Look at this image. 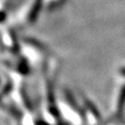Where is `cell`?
I'll return each instance as SVG.
<instances>
[{"instance_id": "6da1fadb", "label": "cell", "mask_w": 125, "mask_h": 125, "mask_svg": "<svg viewBox=\"0 0 125 125\" xmlns=\"http://www.w3.org/2000/svg\"><path fill=\"white\" fill-rule=\"evenodd\" d=\"M38 125H49V124H47V123L44 122V121H41V122L38 123Z\"/></svg>"}]
</instances>
